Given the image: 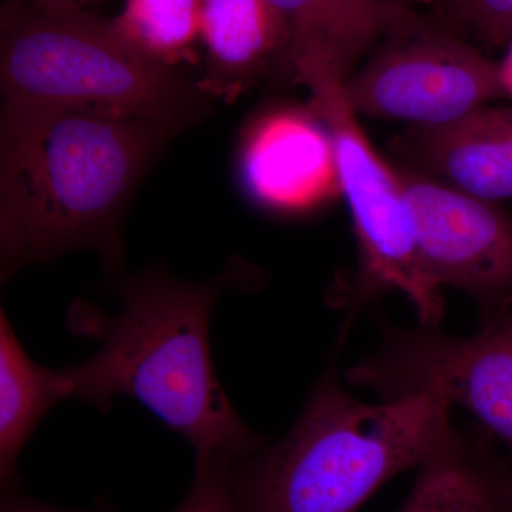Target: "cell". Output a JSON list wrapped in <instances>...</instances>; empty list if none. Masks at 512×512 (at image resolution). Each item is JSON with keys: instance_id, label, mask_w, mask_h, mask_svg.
I'll use <instances>...</instances> for the list:
<instances>
[{"instance_id": "6da1fadb", "label": "cell", "mask_w": 512, "mask_h": 512, "mask_svg": "<svg viewBox=\"0 0 512 512\" xmlns=\"http://www.w3.org/2000/svg\"><path fill=\"white\" fill-rule=\"evenodd\" d=\"M175 131L103 111L3 101L2 278L84 248L99 251L109 269L119 268L124 210Z\"/></svg>"}, {"instance_id": "7a4b0ae2", "label": "cell", "mask_w": 512, "mask_h": 512, "mask_svg": "<svg viewBox=\"0 0 512 512\" xmlns=\"http://www.w3.org/2000/svg\"><path fill=\"white\" fill-rule=\"evenodd\" d=\"M227 276L184 282L151 268L116 282L119 315L76 299L66 315L73 335L97 340L99 352L64 367L70 399L110 410L117 394L136 399L197 453V466L222 456L231 461L264 447L222 389L210 343L215 303L231 286Z\"/></svg>"}, {"instance_id": "3957f363", "label": "cell", "mask_w": 512, "mask_h": 512, "mask_svg": "<svg viewBox=\"0 0 512 512\" xmlns=\"http://www.w3.org/2000/svg\"><path fill=\"white\" fill-rule=\"evenodd\" d=\"M451 404L436 394L365 403L329 369L291 431L232 461L237 512H355L403 471L419 468L456 439Z\"/></svg>"}, {"instance_id": "277c9868", "label": "cell", "mask_w": 512, "mask_h": 512, "mask_svg": "<svg viewBox=\"0 0 512 512\" xmlns=\"http://www.w3.org/2000/svg\"><path fill=\"white\" fill-rule=\"evenodd\" d=\"M5 100L137 117L178 130L200 119L210 94L177 69L134 55L110 20L6 0L0 12Z\"/></svg>"}, {"instance_id": "5b68a950", "label": "cell", "mask_w": 512, "mask_h": 512, "mask_svg": "<svg viewBox=\"0 0 512 512\" xmlns=\"http://www.w3.org/2000/svg\"><path fill=\"white\" fill-rule=\"evenodd\" d=\"M293 74L311 90L315 113L332 134L340 192L352 214L359 269L346 296L348 309L357 312L377 296L396 291L412 303L420 325H439L443 296L421 262L399 171L379 156L357 124L342 77L319 66L298 67Z\"/></svg>"}, {"instance_id": "8992f818", "label": "cell", "mask_w": 512, "mask_h": 512, "mask_svg": "<svg viewBox=\"0 0 512 512\" xmlns=\"http://www.w3.org/2000/svg\"><path fill=\"white\" fill-rule=\"evenodd\" d=\"M346 380L382 400L427 393L460 404L512 457V299L468 338L436 326L387 328L382 346L346 370Z\"/></svg>"}, {"instance_id": "52a82bcc", "label": "cell", "mask_w": 512, "mask_h": 512, "mask_svg": "<svg viewBox=\"0 0 512 512\" xmlns=\"http://www.w3.org/2000/svg\"><path fill=\"white\" fill-rule=\"evenodd\" d=\"M356 116L440 127L505 96L500 66L429 25L394 35L343 82Z\"/></svg>"}, {"instance_id": "ba28073f", "label": "cell", "mask_w": 512, "mask_h": 512, "mask_svg": "<svg viewBox=\"0 0 512 512\" xmlns=\"http://www.w3.org/2000/svg\"><path fill=\"white\" fill-rule=\"evenodd\" d=\"M421 262L439 288L478 303L483 316L512 299V217L495 202L399 167Z\"/></svg>"}, {"instance_id": "9c48e42d", "label": "cell", "mask_w": 512, "mask_h": 512, "mask_svg": "<svg viewBox=\"0 0 512 512\" xmlns=\"http://www.w3.org/2000/svg\"><path fill=\"white\" fill-rule=\"evenodd\" d=\"M239 164L249 195L269 210L308 211L340 192L332 134L302 110L259 117L245 134Z\"/></svg>"}, {"instance_id": "30bf717a", "label": "cell", "mask_w": 512, "mask_h": 512, "mask_svg": "<svg viewBox=\"0 0 512 512\" xmlns=\"http://www.w3.org/2000/svg\"><path fill=\"white\" fill-rule=\"evenodd\" d=\"M394 150L412 168L483 200H512V107H480L440 127H410Z\"/></svg>"}, {"instance_id": "8fae6325", "label": "cell", "mask_w": 512, "mask_h": 512, "mask_svg": "<svg viewBox=\"0 0 512 512\" xmlns=\"http://www.w3.org/2000/svg\"><path fill=\"white\" fill-rule=\"evenodd\" d=\"M291 29L289 73L316 64L348 79L360 59L394 35L427 25L394 0H269Z\"/></svg>"}, {"instance_id": "7c38bea8", "label": "cell", "mask_w": 512, "mask_h": 512, "mask_svg": "<svg viewBox=\"0 0 512 512\" xmlns=\"http://www.w3.org/2000/svg\"><path fill=\"white\" fill-rule=\"evenodd\" d=\"M201 42L211 97L234 99L272 70L289 72L291 29L269 0H204Z\"/></svg>"}, {"instance_id": "4fadbf2b", "label": "cell", "mask_w": 512, "mask_h": 512, "mask_svg": "<svg viewBox=\"0 0 512 512\" xmlns=\"http://www.w3.org/2000/svg\"><path fill=\"white\" fill-rule=\"evenodd\" d=\"M485 430H458L456 439L419 468L399 512H504L500 466Z\"/></svg>"}, {"instance_id": "5bb4252c", "label": "cell", "mask_w": 512, "mask_h": 512, "mask_svg": "<svg viewBox=\"0 0 512 512\" xmlns=\"http://www.w3.org/2000/svg\"><path fill=\"white\" fill-rule=\"evenodd\" d=\"M63 370L37 365L20 345L9 319H0V480L15 485L20 451L57 402L70 399Z\"/></svg>"}, {"instance_id": "9a60e30c", "label": "cell", "mask_w": 512, "mask_h": 512, "mask_svg": "<svg viewBox=\"0 0 512 512\" xmlns=\"http://www.w3.org/2000/svg\"><path fill=\"white\" fill-rule=\"evenodd\" d=\"M204 0H124L110 20L117 39L134 55L157 66L177 69L201 40Z\"/></svg>"}, {"instance_id": "2e32d148", "label": "cell", "mask_w": 512, "mask_h": 512, "mask_svg": "<svg viewBox=\"0 0 512 512\" xmlns=\"http://www.w3.org/2000/svg\"><path fill=\"white\" fill-rule=\"evenodd\" d=\"M231 463L217 456L197 466L194 484L174 512H237L229 484Z\"/></svg>"}, {"instance_id": "e0dca14e", "label": "cell", "mask_w": 512, "mask_h": 512, "mask_svg": "<svg viewBox=\"0 0 512 512\" xmlns=\"http://www.w3.org/2000/svg\"><path fill=\"white\" fill-rule=\"evenodd\" d=\"M458 16L494 43L512 40V0H454Z\"/></svg>"}, {"instance_id": "ac0fdd59", "label": "cell", "mask_w": 512, "mask_h": 512, "mask_svg": "<svg viewBox=\"0 0 512 512\" xmlns=\"http://www.w3.org/2000/svg\"><path fill=\"white\" fill-rule=\"evenodd\" d=\"M0 512H79L50 507L32 498L19 494L16 490H3L2 510ZM96 512V511H92Z\"/></svg>"}, {"instance_id": "d6986e66", "label": "cell", "mask_w": 512, "mask_h": 512, "mask_svg": "<svg viewBox=\"0 0 512 512\" xmlns=\"http://www.w3.org/2000/svg\"><path fill=\"white\" fill-rule=\"evenodd\" d=\"M42 8L59 10V12H72V10H86V6L103 0H33Z\"/></svg>"}, {"instance_id": "ffe728a7", "label": "cell", "mask_w": 512, "mask_h": 512, "mask_svg": "<svg viewBox=\"0 0 512 512\" xmlns=\"http://www.w3.org/2000/svg\"><path fill=\"white\" fill-rule=\"evenodd\" d=\"M500 485L504 512H512V467L505 460L500 467Z\"/></svg>"}, {"instance_id": "44dd1931", "label": "cell", "mask_w": 512, "mask_h": 512, "mask_svg": "<svg viewBox=\"0 0 512 512\" xmlns=\"http://www.w3.org/2000/svg\"><path fill=\"white\" fill-rule=\"evenodd\" d=\"M498 66H500L501 83H503L505 96L512 97V40L507 56Z\"/></svg>"}]
</instances>
